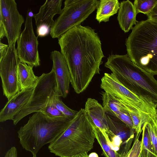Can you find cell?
I'll return each mask as SVG.
<instances>
[{"instance_id":"cell-1","label":"cell","mask_w":157,"mask_h":157,"mask_svg":"<svg viewBox=\"0 0 157 157\" xmlns=\"http://www.w3.org/2000/svg\"><path fill=\"white\" fill-rule=\"evenodd\" d=\"M58 43L69 68L72 86L76 93H81L94 76L100 74L105 57L98 33L89 26L79 24L62 35Z\"/></svg>"},{"instance_id":"cell-2","label":"cell","mask_w":157,"mask_h":157,"mask_svg":"<svg viewBox=\"0 0 157 157\" xmlns=\"http://www.w3.org/2000/svg\"><path fill=\"white\" fill-rule=\"evenodd\" d=\"M105 66L127 88L157 106V80L135 64L127 54L109 55Z\"/></svg>"},{"instance_id":"cell-3","label":"cell","mask_w":157,"mask_h":157,"mask_svg":"<svg viewBox=\"0 0 157 157\" xmlns=\"http://www.w3.org/2000/svg\"><path fill=\"white\" fill-rule=\"evenodd\" d=\"M96 139L93 126L84 109H81L61 133L49 144L50 151L59 157H72L88 152Z\"/></svg>"},{"instance_id":"cell-4","label":"cell","mask_w":157,"mask_h":157,"mask_svg":"<svg viewBox=\"0 0 157 157\" xmlns=\"http://www.w3.org/2000/svg\"><path fill=\"white\" fill-rule=\"evenodd\" d=\"M74 117L53 118L42 112L35 113L17 132L20 143L23 149L36 155L43 146L55 140Z\"/></svg>"},{"instance_id":"cell-5","label":"cell","mask_w":157,"mask_h":157,"mask_svg":"<svg viewBox=\"0 0 157 157\" xmlns=\"http://www.w3.org/2000/svg\"><path fill=\"white\" fill-rule=\"evenodd\" d=\"M127 55L146 72L157 75V23L147 19L138 22L125 41Z\"/></svg>"},{"instance_id":"cell-6","label":"cell","mask_w":157,"mask_h":157,"mask_svg":"<svg viewBox=\"0 0 157 157\" xmlns=\"http://www.w3.org/2000/svg\"><path fill=\"white\" fill-rule=\"evenodd\" d=\"M101 81V88L120 102L129 113L141 117L144 124L156 114L157 106L127 88L112 73H104Z\"/></svg>"},{"instance_id":"cell-7","label":"cell","mask_w":157,"mask_h":157,"mask_svg":"<svg viewBox=\"0 0 157 157\" xmlns=\"http://www.w3.org/2000/svg\"><path fill=\"white\" fill-rule=\"evenodd\" d=\"M100 0H66L59 16L50 29L53 38H59L67 31L81 24L97 9Z\"/></svg>"},{"instance_id":"cell-8","label":"cell","mask_w":157,"mask_h":157,"mask_svg":"<svg viewBox=\"0 0 157 157\" xmlns=\"http://www.w3.org/2000/svg\"><path fill=\"white\" fill-rule=\"evenodd\" d=\"M57 96L61 97L58 91L55 73L52 69L50 72L44 73L39 77L29 101L13 120L14 125H16L28 115L40 112L43 109L52 104Z\"/></svg>"},{"instance_id":"cell-9","label":"cell","mask_w":157,"mask_h":157,"mask_svg":"<svg viewBox=\"0 0 157 157\" xmlns=\"http://www.w3.org/2000/svg\"><path fill=\"white\" fill-rule=\"evenodd\" d=\"M15 43L8 44L6 52L0 59V76L3 94L8 101L21 91L18 74L20 61Z\"/></svg>"},{"instance_id":"cell-10","label":"cell","mask_w":157,"mask_h":157,"mask_svg":"<svg viewBox=\"0 0 157 157\" xmlns=\"http://www.w3.org/2000/svg\"><path fill=\"white\" fill-rule=\"evenodd\" d=\"M34 14L28 10L25 21V28L17 40V53L20 62L33 67L40 65L38 51L39 44L33 30L32 19Z\"/></svg>"},{"instance_id":"cell-11","label":"cell","mask_w":157,"mask_h":157,"mask_svg":"<svg viewBox=\"0 0 157 157\" xmlns=\"http://www.w3.org/2000/svg\"><path fill=\"white\" fill-rule=\"evenodd\" d=\"M0 39H7L8 44L16 42L24 22L23 16L19 12L14 0H0Z\"/></svg>"},{"instance_id":"cell-12","label":"cell","mask_w":157,"mask_h":157,"mask_svg":"<svg viewBox=\"0 0 157 157\" xmlns=\"http://www.w3.org/2000/svg\"><path fill=\"white\" fill-rule=\"evenodd\" d=\"M52 69L55 73L59 93L66 98L69 91L71 76L66 60L61 52L55 50L51 52Z\"/></svg>"},{"instance_id":"cell-13","label":"cell","mask_w":157,"mask_h":157,"mask_svg":"<svg viewBox=\"0 0 157 157\" xmlns=\"http://www.w3.org/2000/svg\"><path fill=\"white\" fill-rule=\"evenodd\" d=\"M109 133L119 137L122 142L124 154L131 148L134 138L135 130L131 128L114 114L105 112Z\"/></svg>"},{"instance_id":"cell-14","label":"cell","mask_w":157,"mask_h":157,"mask_svg":"<svg viewBox=\"0 0 157 157\" xmlns=\"http://www.w3.org/2000/svg\"><path fill=\"white\" fill-rule=\"evenodd\" d=\"M34 88L21 90L7 102L0 112V121L12 120L29 101Z\"/></svg>"},{"instance_id":"cell-15","label":"cell","mask_w":157,"mask_h":157,"mask_svg":"<svg viewBox=\"0 0 157 157\" xmlns=\"http://www.w3.org/2000/svg\"><path fill=\"white\" fill-rule=\"evenodd\" d=\"M62 0H47L40 8L38 13L34 14L37 28L44 26L51 29L55 21L54 16L60 15L62 11L61 8Z\"/></svg>"},{"instance_id":"cell-16","label":"cell","mask_w":157,"mask_h":157,"mask_svg":"<svg viewBox=\"0 0 157 157\" xmlns=\"http://www.w3.org/2000/svg\"><path fill=\"white\" fill-rule=\"evenodd\" d=\"M85 111L96 126L109 133L105 111L102 106L96 99L88 98L86 101Z\"/></svg>"},{"instance_id":"cell-17","label":"cell","mask_w":157,"mask_h":157,"mask_svg":"<svg viewBox=\"0 0 157 157\" xmlns=\"http://www.w3.org/2000/svg\"><path fill=\"white\" fill-rule=\"evenodd\" d=\"M132 3L128 0L120 3L117 20L120 27L125 33L128 32L133 28V26L138 22L136 21L137 15Z\"/></svg>"},{"instance_id":"cell-18","label":"cell","mask_w":157,"mask_h":157,"mask_svg":"<svg viewBox=\"0 0 157 157\" xmlns=\"http://www.w3.org/2000/svg\"><path fill=\"white\" fill-rule=\"evenodd\" d=\"M33 67L19 62L18 66V79L21 91L34 88L39 79L33 71Z\"/></svg>"},{"instance_id":"cell-19","label":"cell","mask_w":157,"mask_h":157,"mask_svg":"<svg viewBox=\"0 0 157 157\" xmlns=\"http://www.w3.org/2000/svg\"><path fill=\"white\" fill-rule=\"evenodd\" d=\"M118 0H101L97 8L96 20L100 23L109 21L110 17L116 14L120 8Z\"/></svg>"},{"instance_id":"cell-20","label":"cell","mask_w":157,"mask_h":157,"mask_svg":"<svg viewBox=\"0 0 157 157\" xmlns=\"http://www.w3.org/2000/svg\"><path fill=\"white\" fill-rule=\"evenodd\" d=\"M92 123L96 139L101 148L104 155L105 157H123V155L113 150L107 133Z\"/></svg>"},{"instance_id":"cell-21","label":"cell","mask_w":157,"mask_h":157,"mask_svg":"<svg viewBox=\"0 0 157 157\" xmlns=\"http://www.w3.org/2000/svg\"><path fill=\"white\" fill-rule=\"evenodd\" d=\"M101 94L102 106L105 112L112 113L118 118L123 112L127 110L120 102L109 94L104 91Z\"/></svg>"},{"instance_id":"cell-22","label":"cell","mask_w":157,"mask_h":157,"mask_svg":"<svg viewBox=\"0 0 157 157\" xmlns=\"http://www.w3.org/2000/svg\"><path fill=\"white\" fill-rule=\"evenodd\" d=\"M142 152L145 157H157L146 127L144 124L142 128Z\"/></svg>"},{"instance_id":"cell-23","label":"cell","mask_w":157,"mask_h":157,"mask_svg":"<svg viewBox=\"0 0 157 157\" xmlns=\"http://www.w3.org/2000/svg\"><path fill=\"white\" fill-rule=\"evenodd\" d=\"M157 3V0H135L133 5L137 14L142 13L147 15Z\"/></svg>"},{"instance_id":"cell-24","label":"cell","mask_w":157,"mask_h":157,"mask_svg":"<svg viewBox=\"0 0 157 157\" xmlns=\"http://www.w3.org/2000/svg\"><path fill=\"white\" fill-rule=\"evenodd\" d=\"M145 123L155 154L157 156V113L151 121Z\"/></svg>"},{"instance_id":"cell-25","label":"cell","mask_w":157,"mask_h":157,"mask_svg":"<svg viewBox=\"0 0 157 157\" xmlns=\"http://www.w3.org/2000/svg\"><path fill=\"white\" fill-rule=\"evenodd\" d=\"M59 96H57L54 99L52 105L55 106L65 116L74 117L78 111L72 110L66 105L60 98Z\"/></svg>"},{"instance_id":"cell-26","label":"cell","mask_w":157,"mask_h":157,"mask_svg":"<svg viewBox=\"0 0 157 157\" xmlns=\"http://www.w3.org/2000/svg\"><path fill=\"white\" fill-rule=\"evenodd\" d=\"M141 133H136L132 147L124 157H139L141 151L142 141L139 140Z\"/></svg>"},{"instance_id":"cell-27","label":"cell","mask_w":157,"mask_h":157,"mask_svg":"<svg viewBox=\"0 0 157 157\" xmlns=\"http://www.w3.org/2000/svg\"><path fill=\"white\" fill-rule=\"evenodd\" d=\"M40 112L53 118H58L66 116L52 104L43 109Z\"/></svg>"},{"instance_id":"cell-28","label":"cell","mask_w":157,"mask_h":157,"mask_svg":"<svg viewBox=\"0 0 157 157\" xmlns=\"http://www.w3.org/2000/svg\"><path fill=\"white\" fill-rule=\"evenodd\" d=\"M133 124V128L137 133H141L144 124L142 119L140 116L135 114L130 113Z\"/></svg>"},{"instance_id":"cell-29","label":"cell","mask_w":157,"mask_h":157,"mask_svg":"<svg viewBox=\"0 0 157 157\" xmlns=\"http://www.w3.org/2000/svg\"><path fill=\"white\" fill-rule=\"evenodd\" d=\"M147 15L148 19L157 23V3Z\"/></svg>"},{"instance_id":"cell-30","label":"cell","mask_w":157,"mask_h":157,"mask_svg":"<svg viewBox=\"0 0 157 157\" xmlns=\"http://www.w3.org/2000/svg\"><path fill=\"white\" fill-rule=\"evenodd\" d=\"M50 32V29L44 26H40L37 29L38 36L41 37L46 36Z\"/></svg>"},{"instance_id":"cell-31","label":"cell","mask_w":157,"mask_h":157,"mask_svg":"<svg viewBox=\"0 0 157 157\" xmlns=\"http://www.w3.org/2000/svg\"><path fill=\"white\" fill-rule=\"evenodd\" d=\"M17 152L15 147H11L6 152L4 157H17Z\"/></svg>"},{"instance_id":"cell-32","label":"cell","mask_w":157,"mask_h":157,"mask_svg":"<svg viewBox=\"0 0 157 157\" xmlns=\"http://www.w3.org/2000/svg\"><path fill=\"white\" fill-rule=\"evenodd\" d=\"M8 47V45L4 44L0 41V57L4 55L6 52Z\"/></svg>"},{"instance_id":"cell-33","label":"cell","mask_w":157,"mask_h":157,"mask_svg":"<svg viewBox=\"0 0 157 157\" xmlns=\"http://www.w3.org/2000/svg\"><path fill=\"white\" fill-rule=\"evenodd\" d=\"M72 157H88L87 152L82 153L78 154Z\"/></svg>"},{"instance_id":"cell-34","label":"cell","mask_w":157,"mask_h":157,"mask_svg":"<svg viewBox=\"0 0 157 157\" xmlns=\"http://www.w3.org/2000/svg\"><path fill=\"white\" fill-rule=\"evenodd\" d=\"M88 157H98V156L96 153L92 152L90 154Z\"/></svg>"},{"instance_id":"cell-35","label":"cell","mask_w":157,"mask_h":157,"mask_svg":"<svg viewBox=\"0 0 157 157\" xmlns=\"http://www.w3.org/2000/svg\"><path fill=\"white\" fill-rule=\"evenodd\" d=\"M139 157H145L143 154L141 152Z\"/></svg>"},{"instance_id":"cell-36","label":"cell","mask_w":157,"mask_h":157,"mask_svg":"<svg viewBox=\"0 0 157 157\" xmlns=\"http://www.w3.org/2000/svg\"><path fill=\"white\" fill-rule=\"evenodd\" d=\"M33 157H37L36 155H33Z\"/></svg>"}]
</instances>
